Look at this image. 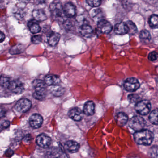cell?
Listing matches in <instances>:
<instances>
[{
    "instance_id": "obj_29",
    "label": "cell",
    "mask_w": 158,
    "mask_h": 158,
    "mask_svg": "<svg viewBox=\"0 0 158 158\" xmlns=\"http://www.w3.org/2000/svg\"><path fill=\"white\" fill-rule=\"evenodd\" d=\"M87 3L92 7H97L101 5L102 0H86Z\"/></svg>"
},
{
    "instance_id": "obj_20",
    "label": "cell",
    "mask_w": 158,
    "mask_h": 158,
    "mask_svg": "<svg viewBox=\"0 0 158 158\" xmlns=\"http://www.w3.org/2000/svg\"><path fill=\"white\" fill-rule=\"evenodd\" d=\"M50 91L53 95L55 97L61 96L65 93V89L60 85H51L50 88Z\"/></svg>"
},
{
    "instance_id": "obj_13",
    "label": "cell",
    "mask_w": 158,
    "mask_h": 158,
    "mask_svg": "<svg viewBox=\"0 0 158 158\" xmlns=\"http://www.w3.org/2000/svg\"><path fill=\"white\" fill-rule=\"evenodd\" d=\"M63 13L68 18H72L76 15V8L71 3H67L63 8Z\"/></svg>"
},
{
    "instance_id": "obj_3",
    "label": "cell",
    "mask_w": 158,
    "mask_h": 158,
    "mask_svg": "<svg viewBox=\"0 0 158 158\" xmlns=\"http://www.w3.org/2000/svg\"><path fill=\"white\" fill-rule=\"evenodd\" d=\"M135 109L138 114L142 116H145L147 115L151 110V103L147 100L139 101L136 103Z\"/></svg>"
},
{
    "instance_id": "obj_17",
    "label": "cell",
    "mask_w": 158,
    "mask_h": 158,
    "mask_svg": "<svg viewBox=\"0 0 158 158\" xmlns=\"http://www.w3.org/2000/svg\"><path fill=\"white\" fill-rule=\"evenodd\" d=\"M115 33L118 35H124L128 33V28L126 23L120 22L116 24L114 28Z\"/></svg>"
},
{
    "instance_id": "obj_14",
    "label": "cell",
    "mask_w": 158,
    "mask_h": 158,
    "mask_svg": "<svg viewBox=\"0 0 158 158\" xmlns=\"http://www.w3.org/2000/svg\"><path fill=\"white\" fill-rule=\"evenodd\" d=\"M95 111V104L92 101H87L83 106V112L87 116L94 115Z\"/></svg>"
},
{
    "instance_id": "obj_36",
    "label": "cell",
    "mask_w": 158,
    "mask_h": 158,
    "mask_svg": "<svg viewBox=\"0 0 158 158\" xmlns=\"http://www.w3.org/2000/svg\"><path fill=\"white\" fill-rule=\"evenodd\" d=\"M6 114V110L2 107L0 106V118H3Z\"/></svg>"
},
{
    "instance_id": "obj_24",
    "label": "cell",
    "mask_w": 158,
    "mask_h": 158,
    "mask_svg": "<svg viewBox=\"0 0 158 158\" xmlns=\"http://www.w3.org/2000/svg\"><path fill=\"white\" fill-rule=\"evenodd\" d=\"M128 28V33L130 35H135L137 32V28L136 25L132 21H127L126 23Z\"/></svg>"
},
{
    "instance_id": "obj_32",
    "label": "cell",
    "mask_w": 158,
    "mask_h": 158,
    "mask_svg": "<svg viewBox=\"0 0 158 158\" xmlns=\"http://www.w3.org/2000/svg\"><path fill=\"white\" fill-rule=\"evenodd\" d=\"M23 52V48H20V46L13 47L11 48L10 51V53L11 54H20V53Z\"/></svg>"
},
{
    "instance_id": "obj_12",
    "label": "cell",
    "mask_w": 158,
    "mask_h": 158,
    "mask_svg": "<svg viewBox=\"0 0 158 158\" xmlns=\"http://www.w3.org/2000/svg\"><path fill=\"white\" fill-rule=\"evenodd\" d=\"M68 115L70 118L76 121H79L83 118V112L78 107L73 108L70 110Z\"/></svg>"
},
{
    "instance_id": "obj_27",
    "label": "cell",
    "mask_w": 158,
    "mask_h": 158,
    "mask_svg": "<svg viewBox=\"0 0 158 158\" xmlns=\"http://www.w3.org/2000/svg\"><path fill=\"white\" fill-rule=\"evenodd\" d=\"M140 38L142 40L144 41H150L151 39V35L148 31L146 30H143L140 33Z\"/></svg>"
},
{
    "instance_id": "obj_6",
    "label": "cell",
    "mask_w": 158,
    "mask_h": 158,
    "mask_svg": "<svg viewBox=\"0 0 158 158\" xmlns=\"http://www.w3.org/2000/svg\"><path fill=\"white\" fill-rule=\"evenodd\" d=\"M31 106V102L29 99L21 98L17 102L15 106V108L17 111L24 113L29 110Z\"/></svg>"
},
{
    "instance_id": "obj_9",
    "label": "cell",
    "mask_w": 158,
    "mask_h": 158,
    "mask_svg": "<svg viewBox=\"0 0 158 158\" xmlns=\"http://www.w3.org/2000/svg\"><path fill=\"white\" fill-rule=\"evenodd\" d=\"M8 89L16 94H20L24 91L23 84L18 80L11 81Z\"/></svg>"
},
{
    "instance_id": "obj_19",
    "label": "cell",
    "mask_w": 158,
    "mask_h": 158,
    "mask_svg": "<svg viewBox=\"0 0 158 158\" xmlns=\"http://www.w3.org/2000/svg\"><path fill=\"white\" fill-rule=\"evenodd\" d=\"M117 124L121 127L126 125L129 120V118L127 114L123 112H119L117 114L116 117Z\"/></svg>"
},
{
    "instance_id": "obj_21",
    "label": "cell",
    "mask_w": 158,
    "mask_h": 158,
    "mask_svg": "<svg viewBox=\"0 0 158 158\" xmlns=\"http://www.w3.org/2000/svg\"><path fill=\"white\" fill-rule=\"evenodd\" d=\"M32 16L35 20L37 21H44L47 19L45 13L41 9L34 10L32 12Z\"/></svg>"
},
{
    "instance_id": "obj_16",
    "label": "cell",
    "mask_w": 158,
    "mask_h": 158,
    "mask_svg": "<svg viewBox=\"0 0 158 158\" xmlns=\"http://www.w3.org/2000/svg\"><path fill=\"white\" fill-rule=\"evenodd\" d=\"M65 148L70 153L78 152L79 149L80 145L77 142L74 141H69L65 144Z\"/></svg>"
},
{
    "instance_id": "obj_35",
    "label": "cell",
    "mask_w": 158,
    "mask_h": 158,
    "mask_svg": "<svg viewBox=\"0 0 158 158\" xmlns=\"http://www.w3.org/2000/svg\"><path fill=\"white\" fill-rule=\"evenodd\" d=\"M14 151L11 149H8L5 152V156L7 157H11L14 155Z\"/></svg>"
},
{
    "instance_id": "obj_34",
    "label": "cell",
    "mask_w": 158,
    "mask_h": 158,
    "mask_svg": "<svg viewBox=\"0 0 158 158\" xmlns=\"http://www.w3.org/2000/svg\"><path fill=\"white\" fill-rule=\"evenodd\" d=\"M148 59L151 61H155L158 58V54L156 52H153L148 55Z\"/></svg>"
},
{
    "instance_id": "obj_1",
    "label": "cell",
    "mask_w": 158,
    "mask_h": 158,
    "mask_svg": "<svg viewBox=\"0 0 158 158\" xmlns=\"http://www.w3.org/2000/svg\"><path fill=\"white\" fill-rule=\"evenodd\" d=\"M135 142L142 145H150L154 140V134L147 130H142L136 131L134 135Z\"/></svg>"
},
{
    "instance_id": "obj_7",
    "label": "cell",
    "mask_w": 158,
    "mask_h": 158,
    "mask_svg": "<svg viewBox=\"0 0 158 158\" xmlns=\"http://www.w3.org/2000/svg\"><path fill=\"white\" fill-rule=\"evenodd\" d=\"M37 144L43 148L49 147L52 143V139L48 135L41 134L37 136L36 139Z\"/></svg>"
},
{
    "instance_id": "obj_39",
    "label": "cell",
    "mask_w": 158,
    "mask_h": 158,
    "mask_svg": "<svg viewBox=\"0 0 158 158\" xmlns=\"http://www.w3.org/2000/svg\"><path fill=\"white\" fill-rule=\"evenodd\" d=\"M5 36L3 32L0 31V43L2 42L4 40Z\"/></svg>"
},
{
    "instance_id": "obj_37",
    "label": "cell",
    "mask_w": 158,
    "mask_h": 158,
    "mask_svg": "<svg viewBox=\"0 0 158 158\" xmlns=\"http://www.w3.org/2000/svg\"><path fill=\"white\" fill-rule=\"evenodd\" d=\"M10 123L9 121H5L3 122L2 123V126L3 128H7L9 127L10 125Z\"/></svg>"
},
{
    "instance_id": "obj_31",
    "label": "cell",
    "mask_w": 158,
    "mask_h": 158,
    "mask_svg": "<svg viewBox=\"0 0 158 158\" xmlns=\"http://www.w3.org/2000/svg\"><path fill=\"white\" fill-rule=\"evenodd\" d=\"M103 12L101 9H97L96 10H94L93 12L92 16L94 18L97 19H100L103 17Z\"/></svg>"
},
{
    "instance_id": "obj_2",
    "label": "cell",
    "mask_w": 158,
    "mask_h": 158,
    "mask_svg": "<svg viewBox=\"0 0 158 158\" xmlns=\"http://www.w3.org/2000/svg\"><path fill=\"white\" fill-rule=\"evenodd\" d=\"M32 85L35 91L33 94V97L38 100H43L45 97L46 91L44 82L41 80L36 79L33 81Z\"/></svg>"
},
{
    "instance_id": "obj_41",
    "label": "cell",
    "mask_w": 158,
    "mask_h": 158,
    "mask_svg": "<svg viewBox=\"0 0 158 158\" xmlns=\"http://www.w3.org/2000/svg\"><path fill=\"white\" fill-rule=\"evenodd\" d=\"M20 1H21V2H23L27 3L30 0H20Z\"/></svg>"
},
{
    "instance_id": "obj_28",
    "label": "cell",
    "mask_w": 158,
    "mask_h": 158,
    "mask_svg": "<svg viewBox=\"0 0 158 158\" xmlns=\"http://www.w3.org/2000/svg\"><path fill=\"white\" fill-rule=\"evenodd\" d=\"M11 80L7 77H2L0 78V85L5 88H8Z\"/></svg>"
},
{
    "instance_id": "obj_22",
    "label": "cell",
    "mask_w": 158,
    "mask_h": 158,
    "mask_svg": "<svg viewBox=\"0 0 158 158\" xmlns=\"http://www.w3.org/2000/svg\"><path fill=\"white\" fill-rule=\"evenodd\" d=\"M60 39V35L57 32H53L48 38V43L52 46H56L58 44Z\"/></svg>"
},
{
    "instance_id": "obj_26",
    "label": "cell",
    "mask_w": 158,
    "mask_h": 158,
    "mask_svg": "<svg viewBox=\"0 0 158 158\" xmlns=\"http://www.w3.org/2000/svg\"><path fill=\"white\" fill-rule=\"evenodd\" d=\"M158 110L156 109L153 110L149 115V121L154 125H158Z\"/></svg>"
},
{
    "instance_id": "obj_30",
    "label": "cell",
    "mask_w": 158,
    "mask_h": 158,
    "mask_svg": "<svg viewBox=\"0 0 158 158\" xmlns=\"http://www.w3.org/2000/svg\"><path fill=\"white\" fill-rule=\"evenodd\" d=\"M128 99L130 103H137L140 100V97L137 94H131L128 96Z\"/></svg>"
},
{
    "instance_id": "obj_18",
    "label": "cell",
    "mask_w": 158,
    "mask_h": 158,
    "mask_svg": "<svg viewBox=\"0 0 158 158\" xmlns=\"http://www.w3.org/2000/svg\"><path fill=\"white\" fill-rule=\"evenodd\" d=\"M59 77L53 75H48L45 77V83L48 85H57L60 83Z\"/></svg>"
},
{
    "instance_id": "obj_25",
    "label": "cell",
    "mask_w": 158,
    "mask_h": 158,
    "mask_svg": "<svg viewBox=\"0 0 158 158\" xmlns=\"http://www.w3.org/2000/svg\"><path fill=\"white\" fill-rule=\"evenodd\" d=\"M149 24L150 27L156 29L158 26V17L156 15H153L150 16L149 19Z\"/></svg>"
},
{
    "instance_id": "obj_5",
    "label": "cell",
    "mask_w": 158,
    "mask_h": 158,
    "mask_svg": "<svg viewBox=\"0 0 158 158\" xmlns=\"http://www.w3.org/2000/svg\"><path fill=\"white\" fill-rule=\"evenodd\" d=\"M140 86L139 81L134 77L129 78L124 82V88L128 92H135L140 87Z\"/></svg>"
},
{
    "instance_id": "obj_8",
    "label": "cell",
    "mask_w": 158,
    "mask_h": 158,
    "mask_svg": "<svg viewBox=\"0 0 158 158\" xmlns=\"http://www.w3.org/2000/svg\"><path fill=\"white\" fill-rule=\"evenodd\" d=\"M97 28L101 33L108 34L111 32L112 30L111 24L105 19H101L98 21Z\"/></svg>"
},
{
    "instance_id": "obj_33",
    "label": "cell",
    "mask_w": 158,
    "mask_h": 158,
    "mask_svg": "<svg viewBox=\"0 0 158 158\" xmlns=\"http://www.w3.org/2000/svg\"><path fill=\"white\" fill-rule=\"evenodd\" d=\"M42 37L41 35H35L33 36L32 38V41L33 43L38 44L41 43L42 41Z\"/></svg>"
},
{
    "instance_id": "obj_10",
    "label": "cell",
    "mask_w": 158,
    "mask_h": 158,
    "mask_svg": "<svg viewBox=\"0 0 158 158\" xmlns=\"http://www.w3.org/2000/svg\"><path fill=\"white\" fill-rule=\"evenodd\" d=\"M43 121L42 117L40 114H34L32 115L29 119L31 126L34 129H38L41 126Z\"/></svg>"
},
{
    "instance_id": "obj_38",
    "label": "cell",
    "mask_w": 158,
    "mask_h": 158,
    "mask_svg": "<svg viewBox=\"0 0 158 158\" xmlns=\"http://www.w3.org/2000/svg\"><path fill=\"white\" fill-rule=\"evenodd\" d=\"M31 140V135H28L24 138V141L26 143H28Z\"/></svg>"
},
{
    "instance_id": "obj_23",
    "label": "cell",
    "mask_w": 158,
    "mask_h": 158,
    "mask_svg": "<svg viewBox=\"0 0 158 158\" xmlns=\"http://www.w3.org/2000/svg\"><path fill=\"white\" fill-rule=\"evenodd\" d=\"M28 27L30 31L33 34L38 33L41 30V27L35 20H31L28 23Z\"/></svg>"
},
{
    "instance_id": "obj_40",
    "label": "cell",
    "mask_w": 158,
    "mask_h": 158,
    "mask_svg": "<svg viewBox=\"0 0 158 158\" xmlns=\"http://www.w3.org/2000/svg\"><path fill=\"white\" fill-rule=\"evenodd\" d=\"M45 2V0H35V2L37 4L44 3Z\"/></svg>"
},
{
    "instance_id": "obj_4",
    "label": "cell",
    "mask_w": 158,
    "mask_h": 158,
    "mask_svg": "<svg viewBox=\"0 0 158 158\" xmlns=\"http://www.w3.org/2000/svg\"><path fill=\"white\" fill-rule=\"evenodd\" d=\"M146 125L144 119L140 116H135L129 121V126L136 131L143 130Z\"/></svg>"
},
{
    "instance_id": "obj_15",
    "label": "cell",
    "mask_w": 158,
    "mask_h": 158,
    "mask_svg": "<svg viewBox=\"0 0 158 158\" xmlns=\"http://www.w3.org/2000/svg\"><path fill=\"white\" fill-rule=\"evenodd\" d=\"M80 33L85 38H90L93 33V30L90 25L83 24L80 27L79 29Z\"/></svg>"
},
{
    "instance_id": "obj_11",
    "label": "cell",
    "mask_w": 158,
    "mask_h": 158,
    "mask_svg": "<svg viewBox=\"0 0 158 158\" xmlns=\"http://www.w3.org/2000/svg\"><path fill=\"white\" fill-rule=\"evenodd\" d=\"M50 10L52 14L55 16L59 17L63 14V6L61 3L59 2H54L50 5Z\"/></svg>"
}]
</instances>
